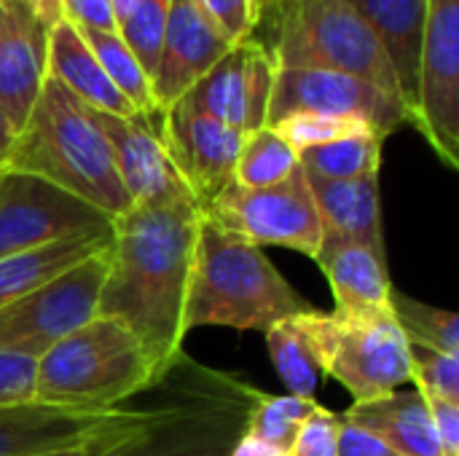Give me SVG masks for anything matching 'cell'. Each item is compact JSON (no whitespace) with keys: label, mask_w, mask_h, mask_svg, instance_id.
<instances>
[{"label":"cell","mask_w":459,"mask_h":456,"mask_svg":"<svg viewBox=\"0 0 459 456\" xmlns=\"http://www.w3.org/2000/svg\"><path fill=\"white\" fill-rule=\"evenodd\" d=\"M202 207L132 204L110 223L97 314L126 325L161 374L186 349V298Z\"/></svg>","instance_id":"1"},{"label":"cell","mask_w":459,"mask_h":456,"mask_svg":"<svg viewBox=\"0 0 459 456\" xmlns=\"http://www.w3.org/2000/svg\"><path fill=\"white\" fill-rule=\"evenodd\" d=\"M264 395L245 376L183 352L124 403L129 417L113 443L121 456H231Z\"/></svg>","instance_id":"2"},{"label":"cell","mask_w":459,"mask_h":456,"mask_svg":"<svg viewBox=\"0 0 459 456\" xmlns=\"http://www.w3.org/2000/svg\"><path fill=\"white\" fill-rule=\"evenodd\" d=\"M3 169L40 177L91 204L108 220L132 207L94 110L48 75Z\"/></svg>","instance_id":"3"},{"label":"cell","mask_w":459,"mask_h":456,"mask_svg":"<svg viewBox=\"0 0 459 456\" xmlns=\"http://www.w3.org/2000/svg\"><path fill=\"white\" fill-rule=\"evenodd\" d=\"M315 309L266 258L264 247L221 228L204 212L199 220L186 333L196 328L261 331Z\"/></svg>","instance_id":"4"},{"label":"cell","mask_w":459,"mask_h":456,"mask_svg":"<svg viewBox=\"0 0 459 456\" xmlns=\"http://www.w3.org/2000/svg\"><path fill=\"white\" fill-rule=\"evenodd\" d=\"M156 371L137 336L110 317H91L35 363V400L116 409L143 392Z\"/></svg>","instance_id":"5"},{"label":"cell","mask_w":459,"mask_h":456,"mask_svg":"<svg viewBox=\"0 0 459 456\" xmlns=\"http://www.w3.org/2000/svg\"><path fill=\"white\" fill-rule=\"evenodd\" d=\"M264 19L274 22V40L266 46L274 67L355 75L403 102L385 46L347 0H272L258 22Z\"/></svg>","instance_id":"6"},{"label":"cell","mask_w":459,"mask_h":456,"mask_svg":"<svg viewBox=\"0 0 459 456\" xmlns=\"http://www.w3.org/2000/svg\"><path fill=\"white\" fill-rule=\"evenodd\" d=\"M309 336L320 371L336 379L355 403L385 398L411 384L409 339L387 314H339L309 309L299 314Z\"/></svg>","instance_id":"7"},{"label":"cell","mask_w":459,"mask_h":456,"mask_svg":"<svg viewBox=\"0 0 459 456\" xmlns=\"http://www.w3.org/2000/svg\"><path fill=\"white\" fill-rule=\"evenodd\" d=\"M202 212L255 247H288L315 258L323 242L320 212L301 167L266 188L231 183Z\"/></svg>","instance_id":"8"},{"label":"cell","mask_w":459,"mask_h":456,"mask_svg":"<svg viewBox=\"0 0 459 456\" xmlns=\"http://www.w3.org/2000/svg\"><path fill=\"white\" fill-rule=\"evenodd\" d=\"M108 250L110 245L43 288L0 306V352L38 360L97 317Z\"/></svg>","instance_id":"9"},{"label":"cell","mask_w":459,"mask_h":456,"mask_svg":"<svg viewBox=\"0 0 459 456\" xmlns=\"http://www.w3.org/2000/svg\"><path fill=\"white\" fill-rule=\"evenodd\" d=\"M409 124L449 169H459V0H428Z\"/></svg>","instance_id":"10"},{"label":"cell","mask_w":459,"mask_h":456,"mask_svg":"<svg viewBox=\"0 0 459 456\" xmlns=\"http://www.w3.org/2000/svg\"><path fill=\"white\" fill-rule=\"evenodd\" d=\"M110 223L78 196L24 172H0V258L67 237L108 234Z\"/></svg>","instance_id":"11"},{"label":"cell","mask_w":459,"mask_h":456,"mask_svg":"<svg viewBox=\"0 0 459 456\" xmlns=\"http://www.w3.org/2000/svg\"><path fill=\"white\" fill-rule=\"evenodd\" d=\"M293 113H325L360 118L371 124L379 134H393L398 126L409 124L406 105L366 83L355 75L333 70H307V67H277L266 126H274Z\"/></svg>","instance_id":"12"},{"label":"cell","mask_w":459,"mask_h":456,"mask_svg":"<svg viewBox=\"0 0 459 456\" xmlns=\"http://www.w3.org/2000/svg\"><path fill=\"white\" fill-rule=\"evenodd\" d=\"M274 73L269 51L255 38H247L221 56L178 102L250 134L266 126Z\"/></svg>","instance_id":"13"},{"label":"cell","mask_w":459,"mask_h":456,"mask_svg":"<svg viewBox=\"0 0 459 456\" xmlns=\"http://www.w3.org/2000/svg\"><path fill=\"white\" fill-rule=\"evenodd\" d=\"M94 118L113 151L118 180L132 204L196 202L161 140V110L132 118L94 110Z\"/></svg>","instance_id":"14"},{"label":"cell","mask_w":459,"mask_h":456,"mask_svg":"<svg viewBox=\"0 0 459 456\" xmlns=\"http://www.w3.org/2000/svg\"><path fill=\"white\" fill-rule=\"evenodd\" d=\"M161 140L202 210L234 183L245 132L175 102L161 110Z\"/></svg>","instance_id":"15"},{"label":"cell","mask_w":459,"mask_h":456,"mask_svg":"<svg viewBox=\"0 0 459 456\" xmlns=\"http://www.w3.org/2000/svg\"><path fill=\"white\" fill-rule=\"evenodd\" d=\"M124 406L78 409L40 400L0 406V456H43L86 449L110 425L124 419Z\"/></svg>","instance_id":"16"},{"label":"cell","mask_w":459,"mask_h":456,"mask_svg":"<svg viewBox=\"0 0 459 456\" xmlns=\"http://www.w3.org/2000/svg\"><path fill=\"white\" fill-rule=\"evenodd\" d=\"M234 46L194 0H169L161 54L151 78L156 108L175 105Z\"/></svg>","instance_id":"17"},{"label":"cell","mask_w":459,"mask_h":456,"mask_svg":"<svg viewBox=\"0 0 459 456\" xmlns=\"http://www.w3.org/2000/svg\"><path fill=\"white\" fill-rule=\"evenodd\" d=\"M43 30L16 0H0V108L19 132L46 81Z\"/></svg>","instance_id":"18"},{"label":"cell","mask_w":459,"mask_h":456,"mask_svg":"<svg viewBox=\"0 0 459 456\" xmlns=\"http://www.w3.org/2000/svg\"><path fill=\"white\" fill-rule=\"evenodd\" d=\"M320 271L325 274L339 314H387L390 309V271L387 258L377 255L360 242L339 239L323 234L320 250L315 255Z\"/></svg>","instance_id":"19"},{"label":"cell","mask_w":459,"mask_h":456,"mask_svg":"<svg viewBox=\"0 0 459 456\" xmlns=\"http://www.w3.org/2000/svg\"><path fill=\"white\" fill-rule=\"evenodd\" d=\"M307 180L320 212L323 234L360 242L377 255L387 258L379 172L355 180H323L312 175H307Z\"/></svg>","instance_id":"20"},{"label":"cell","mask_w":459,"mask_h":456,"mask_svg":"<svg viewBox=\"0 0 459 456\" xmlns=\"http://www.w3.org/2000/svg\"><path fill=\"white\" fill-rule=\"evenodd\" d=\"M46 75L62 83L73 97H78L86 108L97 113L118 116V118L137 116L129 99L105 75L102 65L91 54V48L83 43L81 32L65 19L48 30Z\"/></svg>","instance_id":"21"},{"label":"cell","mask_w":459,"mask_h":456,"mask_svg":"<svg viewBox=\"0 0 459 456\" xmlns=\"http://www.w3.org/2000/svg\"><path fill=\"white\" fill-rule=\"evenodd\" d=\"M339 417L377 435L401 456H444L428 400L417 390H395L368 403H352Z\"/></svg>","instance_id":"22"},{"label":"cell","mask_w":459,"mask_h":456,"mask_svg":"<svg viewBox=\"0 0 459 456\" xmlns=\"http://www.w3.org/2000/svg\"><path fill=\"white\" fill-rule=\"evenodd\" d=\"M377 32L385 46L390 65L398 75L401 97L409 110L417 102V73H420V51L428 19V0H347Z\"/></svg>","instance_id":"23"},{"label":"cell","mask_w":459,"mask_h":456,"mask_svg":"<svg viewBox=\"0 0 459 456\" xmlns=\"http://www.w3.org/2000/svg\"><path fill=\"white\" fill-rule=\"evenodd\" d=\"M108 245H110V231L67 237V239H59L35 250L3 255L0 258V306L43 288L46 282L56 280L59 274L97 255Z\"/></svg>","instance_id":"24"},{"label":"cell","mask_w":459,"mask_h":456,"mask_svg":"<svg viewBox=\"0 0 459 456\" xmlns=\"http://www.w3.org/2000/svg\"><path fill=\"white\" fill-rule=\"evenodd\" d=\"M264 336H266L269 357L277 368L280 382L288 387V395L315 400L323 371H320L315 347L299 323V314L272 325Z\"/></svg>","instance_id":"25"},{"label":"cell","mask_w":459,"mask_h":456,"mask_svg":"<svg viewBox=\"0 0 459 456\" xmlns=\"http://www.w3.org/2000/svg\"><path fill=\"white\" fill-rule=\"evenodd\" d=\"M385 134L366 132L355 137H344L320 148H307L299 153V164L307 175L323 180H355L379 172L382 167V145Z\"/></svg>","instance_id":"26"},{"label":"cell","mask_w":459,"mask_h":456,"mask_svg":"<svg viewBox=\"0 0 459 456\" xmlns=\"http://www.w3.org/2000/svg\"><path fill=\"white\" fill-rule=\"evenodd\" d=\"M78 30V27H75ZM83 43L91 48L97 62L102 65L105 75L113 81V86L129 99V105L137 113H153L159 110L153 102V89L151 78L137 62V56L129 51V46L121 40L118 32H105V30H78Z\"/></svg>","instance_id":"27"},{"label":"cell","mask_w":459,"mask_h":456,"mask_svg":"<svg viewBox=\"0 0 459 456\" xmlns=\"http://www.w3.org/2000/svg\"><path fill=\"white\" fill-rule=\"evenodd\" d=\"M299 167V153L272 126H261L245 134L234 167V183L245 188H266L282 183Z\"/></svg>","instance_id":"28"},{"label":"cell","mask_w":459,"mask_h":456,"mask_svg":"<svg viewBox=\"0 0 459 456\" xmlns=\"http://www.w3.org/2000/svg\"><path fill=\"white\" fill-rule=\"evenodd\" d=\"M390 309L401 331L406 333L409 344L441 349L449 355H459V317L457 312L430 306L406 296L403 290L390 293Z\"/></svg>","instance_id":"29"},{"label":"cell","mask_w":459,"mask_h":456,"mask_svg":"<svg viewBox=\"0 0 459 456\" xmlns=\"http://www.w3.org/2000/svg\"><path fill=\"white\" fill-rule=\"evenodd\" d=\"M317 400L309 398H296V395H264L261 403L255 406L253 417H250V427L247 435L277 446L282 452L290 449L299 427L309 419V414L317 409Z\"/></svg>","instance_id":"30"},{"label":"cell","mask_w":459,"mask_h":456,"mask_svg":"<svg viewBox=\"0 0 459 456\" xmlns=\"http://www.w3.org/2000/svg\"><path fill=\"white\" fill-rule=\"evenodd\" d=\"M296 153L307 151V148H320L344 137H355V134H366V132H377L371 124L360 121V118H344V116H325V113H293L285 116L282 121H277L272 126Z\"/></svg>","instance_id":"31"},{"label":"cell","mask_w":459,"mask_h":456,"mask_svg":"<svg viewBox=\"0 0 459 456\" xmlns=\"http://www.w3.org/2000/svg\"><path fill=\"white\" fill-rule=\"evenodd\" d=\"M167 13H169V0H137V5L126 13V19L118 22L121 40L137 56L148 78H153L159 65Z\"/></svg>","instance_id":"32"},{"label":"cell","mask_w":459,"mask_h":456,"mask_svg":"<svg viewBox=\"0 0 459 456\" xmlns=\"http://www.w3.org/2000/svg\"><path fill=\"white\" fill-rule=\"evenodd\" d=\"M411 384L425 400L459 403V355L409 344Z\"/></svg>","instance_id":"33"},{"label":"cell","mask_w":459,"mask_h":456,"mask_svg":"<svg viewBox=\"0 0 459 456\" xmlns=\"http://www.w3.org/2000/svg\"><path fill=\"white\" fill-rule=\"evenodd\" d=\"M339 430L342 417L325 406H317L299 427L288 456H339Z\"/></svg>","instance_id":"34"},{"label":"cell","mask_w":459,"mask_h":456,"mask_svg":"<svg viewBox=\"0 0 459 456\" xmlns=\"http://www.w3.org/2000/svg\"><path fill=\"white\" fill-rule=\"evenodd\" d=\"M207 19L234 43H242L255 35V8L253 0H194Z\"/></svg>","instance_id":"35"},{"label":"cell","mask_w":459,"mask_h":456,"mask_svg":"<svg viewBox=\"0 0 459 456\" xmlns=\"http://www.w3.org/2000/svg\"><path fill=\"white\" fill-rule=\"evenodd\" d=\"M35 363L32 357L0 352V406L35 400Z\"/></svg>","instance_id":"36"},{"label":"cell","mask_w":459,"mask_h":456,"mask_svg":"<svg viewBox=\"0 0 459 456\" xmlns=\"http://www.w3.org/2000/svg\"><path fill=\"white\" fill-rule=\"evenodd\" d=\"M62 16L78 30H105L118 32L110 0H59Z\"/></svg>","instance_id":"37"},{"label":"cell","mask_w":459,"mask_h":456,"mask_svg":"<svg viewBox=\"0 0 459 456\" xmlns=\"http://www.w3.org/2000/svg\"><path fill=\"white\" fill-rule=\"evenodd\" d=\"M430 419L438 435L444 456H459V403L455 400H428Z\"/></svg>","instance_id":"38"},{"label":"cell","mask_w":459,"mask_h":456,"mask_svg":"<svg viewBox=\"0 0 459 456\" xmlns=\"http://www.w3.org/2000/svg\"><path fill=\"white\" fill-rule=\"evenodd\" d=\"M339 456H401L398 452H393L385 441H379L377 435L342 422L339 430Z\"/></svg>","instance_id":"39"},{"label":"cell","mask_w":459,"mask_h":456,"mask_svg":"<svg viewBox=\"0 0 459 456\" xmlns=\"http://www.w3.org/2000/svg\"><path fill=\"white\" fill-rule=\"evenodd\" d=\"M43 30H51L54 24H59L62 16V3L59 0H16Z\"/></svg>","instance_id":"40"},{"label":"cell","mask_w":459,"mask_h":456,"mask_svg":"<svg viewBox=\"0 0 459 456\" xmlns=\"http://www.w3.org/2000/svg\"><path fill=\"white\" fill-rule=\"evenodd\" d=\"M231 456H288V452H282V449H277V446H269V443H264V441H258V438H253V435H245V438L234 446Z\"/></svg>","instance_id":"41"},{"label":"cell","mask_w":459,"mask_h":456,"mask_svg":"<svg viewBox=\"0 0 459 456\" xmlns=\"http://www.w3.org/2000/svg\"><path fill=\"white\" fill-rule=\"evenodd\" d=\"M121 406H124V403H121ZM124 411H126V406H124ZM126 417H129V411L124 414V419H126ZM124 419H118V422L110 425L97 441H91V443L86 446V456H121L118 454V449H116V443H113V430H116Z\"/></svg>","instance_id":"42"},{"label":"cell","mask_w":459,"mask_h":456,"mask_svg":"<svg viewBox=\"0 0 459 456\" xmlns=\"http://www.w3.org/2000/svg\"><path fill=\"white\" fill-rule=\"evenodd\" d=\"M13 140H16V129H13V124L8 121L5 110L0 108V169H3L5 161H8V153H11V148H13Z\"/></svg>","instance_id":"43"},{"label":"cell","mask_w":459,"mask_h":456,"mask_svg":"<svg viewBox=\"0 0 459 456\" xmlns=\"http://www.w3.org/2000/svg\"><path fill=\"white\" fill-rule=\"evenodd\" d=\"M110 5H113L116 24H118V22H121V19H126V13L137 5V0H110Z\"/></svg>","instance_id":"44"},{"label":"cell","mask_w":459,"mask_h":456,"mask_svg":"<svg viewBox=\"0 0 459 456\" xmlns=\"http://www.w3.org/2000/svg\"><path fill=\"white\" fill-rule=\"evenodd\" d=\"M269 3H272V0H253V8H255V16H258V19L264 16V11L269 8ZM255 27H258V24H255Z\"/></svg>","instance_id":"45"},{"label":"cell","mask_w":459,"mask_h":456,"mask_svg":"<svg viewBox=\"0 0 459 456\" xmlns=\"http://www.w3.org/2000/svg\"><path fill=\"white\" fill-rule=\"evenodd\" d=\"M43 456H86V449H73V452H56V454H43Z\"/></svg>","instance_id":"46"},{"label":"cell","mask_w":459,"mask_h":456,"mask_svg":"<svg viewBox=\"0 0 459 456\" xmlns=\"http://www.w3.org/2000/svg\"><path fill=\"white\" fill-rule=\"evenodd\" d=\"M0 172H3V169H0Z\"/></svg>","instance_id":"47"}]
</instances>
